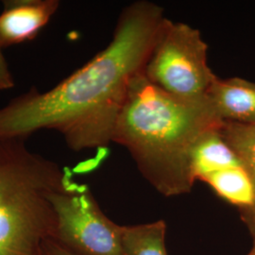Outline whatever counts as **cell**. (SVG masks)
<instances>
[{
	"instance_id": "obj_2",
	"label": "cell",
	"mask_w": 255,
	"mask_h": 255,
	"mask_svg": "<svg viewBox=\"0 0 255 255\" xmlns=\"http://www.w3.org/2000/svg\"><path fill=\"white\" fill-rule=\"evenodd\" d=\"M223 124L207 96L170 95L139 74L131 82L112 142L127 148L139 171L164 197L188 194L190 159L204 133Z\"/></svg>"
},
{
	"instance_id": "obj_15",
	"label": "cell",
	"mask_w": 255,
	"mask_h": 255,
	"mask_svg": "<svg viewBox=\"0 0 255 255\" xmlns=\"http://www.w3.org/2000/svg\"><path fill=\"white\" fill-rule=\"evenodd\" d=\"M254 231H255V230H254ZM248 255H255V245H254V248L252 249V251L250 252V254Z\"/></svg>"
},
{
	"instance_id": "obj_4",
	"label": "cell",
	"mask_w": 255,
	"mask_h": 255,
	"mask_svg": "<svg viewBox=\"0 0 255 255\" xmlns=\"http://www.w3.org/2000/svg\"><path fill=\"white\" fill-rule=\"evenodd\" d=\"M207 50L198 29L165 18L143 74L148 82L170 95L186 99L204 97L217 78L208 65Z\"/></svg>"
},
{
	"instance_id": "obj_8",
	"label": "cell",
	"mask_w": 255,
	"mask_h": 255,
	"mask_svg": "<svg viewBox=\"0 0 255 255\" xmlns=\"http://www.w3.org/2000/svg\"><path fill=\"white\" fill-rule=\"evenodd\" d=\"M243 165L220 133V128L207 131L192 150L190 166L195 182L225 168Z\"/></svg>"
},
{
	"instance_id": "obj_10",
	"label": "cell",
	"mask_w": 255,
	"mask_h": 255,
	"mask_svg": "<svg viewBox=\"0 0 255 255\" xmlns=\"http://www.w3.org/2000/svg\"><path fill=\"white\" fill-rule=\"evenodd\" d=\"M164 220L132 226L121 225V237L128 255H168Z\"/></svg>"
},
{
	"instance_id": "obj_6",
	"label": "cell",
	"mask_w": 255,
	"mask_h": 255,
	"mask_svg": "<svg viewBox=\"0 0 255 255\" xmlns=\"http://www.w3.org/2000/svg\"><path fill=\"white\" fill-rule=\"evenodd\" d=\"M0 12V44L15 46L36 38L60 7L58 0H8Z\"/></svg>"
},
{
	"instance_id": "obj_14",
	"label": "cell",
	"mask_w": 255,
	"mask_h": 255,
	"mask_svg": "<svg viewBox=\"0 0 255 255\" xmlns=\"http://www.w3.org/2000/svg\"><path fill=\"white\" fill-rule=\"evenodd\" d=\"M244 217L249 224H251L253 230H255V205L249 209L243 210Z\"/></svg>"
},
{
	"instance_id": "obj_9",
	"label": "cell",
	"mask_w": 255,
	"mask_h": 255,
	"mask_svg": "<svg viewBox=\"0 0 255 255\" xmlns=\"http://www.w3.org/2000/svg\"><path fill=\"white\" fill-rule=\"evenodd\" d=\"M221 199L242 210L255 203V185L243 165L211 174L203 180Z\"/></svg>"
},
{
	"instance_id": "obj_5",
	"label": "cell",
	"mask_w": 255,
	"mask_h": 255,
	"mask_svg": "<svg viewBox=\"0 0 255 255\" xmlns=\"http://www.w3.org/2000/svg\"><path fill=\"white\" fill-rule=\"evenodd\" d=\"M57 225L54 240L73 255H128L121 225L102 212L87 185L73 182L49 196Z\"/></svg>"
},
{
	"instance_id": "obj_11",
	"label": "cell",
	"mask_w": 255,
	"mask_h": 255,
	"mask_svg": "<svg viewBox=\"0 0 255 255\" xmlns=\"http://www.w3.org/2000/svg\"><path fill=\"white\" fill-rule=\"evenodd\" d=\"M220 133L236 152L255 185V124L223 122Z\"/></svg>"
},
{
	"instance_id": "obj_13",
	"label": "cell",
	"mask_w": 255,
	"mask_h": 255,
	"mask_svg": "<svg viewBox=\"0 0 255 255\" xmlns=\"http://www.w3.org/2000/svg\"><path fill=\"white\" fill-rule=\"evenodd\" d=\"M43 253L44 255H73L64 250L63 247L57 244L52 239H48L45 242Z\"/></svg>"
},
{
	"instance_id": "obj_1",
	"label": "cell",
	"mask_w": 255,
	"mask_h": 255,
	"mask_svg": "<svg viewBox=\"0 0 255 255\" xmlns=\"http://www.w3.org/2000/svg\"><path fill=\"white\" fill-rule=\"evenodd\" d=\"M164 19L163 9L152 2L128 6L109 45L91 61L50 90L32 87L0 108V137L27 139L53 129L75 151L106 147Z\"/></svg>"
},
{
	"instance_id": "obj_3",
	"label": "cell",
	"mask_w": 255,
	"mask_h": 255,
	"mask_svg": "<svg viewBox=\"0 0 255 255\" xmlns=\"http://www.w3.org/2000/svg\"><path fill=\"white\" fill-rule=\"evenodd\" d=\"M26 140L0 137V255H44L57 225L49 196L74 182L66 168L31 151Z\"/></svg>"
},
{
	"instance_id": "obj_7",
	"label": "cell",
	"mask_w": 255,
	"mask_h": 255,
	"mask_svg": "<svg viewBox=\"0 0 255 255\" xmlns=\"http://www.w3.org/2000/svg\"><path fill=\"white\" fill-rule=\"evenodd\" d=\"M206 96L223 122L255 124V82L217 77Z\"/></svg>"
},
{
	"instance_id": "obj_12",
	"label": "cell",
	"mask_w": 255,
	"mask_h": 255,
	"mask_svg": "<svg viewBox=\"0 0 255 255\" xmlns=\"http://www.w3.org/2000/svg\"><path fill=\"white\" fill-rule=\"evenodd\" d=\"M2 46L0 44V91L9 90L15 85L14 79L10 73L8 63L2 52Z\"/></svg>"
}]
</instances>
